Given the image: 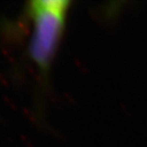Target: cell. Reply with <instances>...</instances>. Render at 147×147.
Returning <instances> with one entry per match:
<instances>
[{
  "mask_svg": "<svg viewBox=\"0 0 147 147\" xmlns=\"http://www.w3.org/2000/svg\"><path fill=\"white\" fill-rule=\"evenodd\" d=\"M68 2L65 0H37L31 3L35 30L30 55L42 67H46L57 47L64 25Z\"/></svg>",
  "mask_w": 147,
  "mask_h": 147,
  "instance_id": "cell-1",
  "label": "cell"
}]
</instances>
